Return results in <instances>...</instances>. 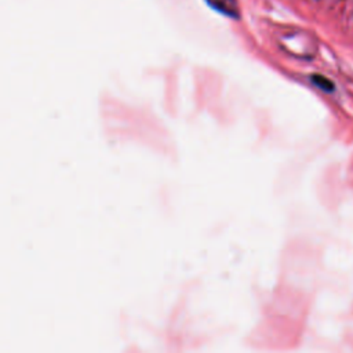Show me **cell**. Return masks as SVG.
I'll use <instances>...</instances> for the list:
<instances>
[{
	"instance_id": "cell-1",
	"label": "cell",
	"mask_w": 353,
	"mask_h": 353,
	"mask_svg": "<svg viewBox=\"0 0 353 353\" xmlns=\"http://www.w3.org/2000/svg\"><path fill=\"white\" fill-rule=\"evenodd\" d=\"M214 10H216L221 14H225L228 17L237 18L240 14L239 4L236 0H205Z\"/></svg>"
},
{
	"instance_id": "cell-2",
	"label": "cell",
	"mask_w": 353,
	"mask_h": 353,
	"mask_svg": "<svg viewBox=\"0 0 353 353\" xmlns=\"http://www.w3.org/2000/svg\"><path fill=\"white\" fill-rule=\"evenodd\" d=\"M313 81H316V84L321 85L323 90H328V91L332 90V84L328 80H325L324 77H321V76H313Z\"/></svg>"
}]
</instances>
